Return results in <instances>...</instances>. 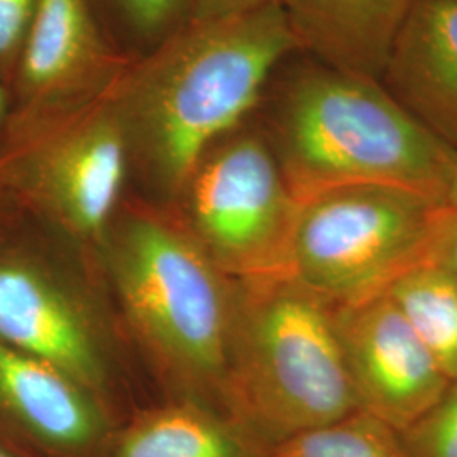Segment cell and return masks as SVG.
<instances>
[{"instance_id":"1","label":"cell","mask_w":457,"mask_h":457,"mask_svg":"<svg viewBox=\"0 0 457 457\" xmlns=\"http://www.w3.org/2000/svg\"><path fill=\"white\" fill-rule=\"evenodd\" d=\"M298 49L279 2L190 19L132 60L111 96L129 151L168 194L185 192L211 147L260 102L278 63Z\"/></svg>"},{"instance_id":"2","label":"cell","mask_w":457,"mask_h":457,"mask_svg":"<svg viewBox=\"0 0 457 457\" xmlns=\"http://www.w3.org/2000/svg\"><path fill=\"white\" fill-rule=\"evenodd\" d=\"M222 410L270 451L361 410L334 307L288 273L236 279Z\"/></svg>"},{"instance_id":"3","label":"cell","mask_w":457,"mask_h":457,"mask_svg":"<svg viewBox=\"0 0 457 457\" xmlns=\"http://www.w3.org/2000/svg\"><path fill=\"white\" fill-rule=\"evenodd\" d=\"M275 137L298 204L349 185H392L444 202L457 154L379 80L328 66L290 83Z\"/></svg>"},{"instance_id":"4","label":"cell","mask_w":457,"mask_h":457,"mask_svg":"<svg viewBox=\"0 0 457 457\" xmlns=\"http://www.w3.org/2000/svg\"><path fill=\"white\" fill-rule=\"evenodd\" d=\"M112 260L134 334L190 400L224 411L236 281L228 283L192 230L156 212L122 222Z\"/></svg>"},{"instance_id":"5","label":"cell","mask_w":457,"mask_h":457,"mask_svg":"<svg viewBox=\"0 0 457 457\" xmlns=\"http://www.w3.org/2000/svg\"><path fill=\"white\" fill-rule=\"evenodd\" d=\"M129 156L111 94L82 105L14 109L0 141V205L97 241L112 220Z\"/></svg>"},{"instance_id":"6","label":"cell","mask_w":457,"mask_h":457,"mask_svg":"<svg viewBox=\"0 0 457 457\" xmlns=\"http://www.w3.org/2000/svg\"><path fill=\"white\" fill-rule=\"evenodd\" d=\"M444 204L392 185H349L311 196L298 209L287 273L332 307L385 295L430 260Z\"/></svg>"},{"instance_id":"7","label":"cell","mask_w":457,"mask_h":457,"mask_svg":"<svg viewBox=\"0 0 457 457\" xmlns=\"http://www.w3.org/2000/svg\"><path fill=\"white\" fill-rule=\"evenodd\" d=\"M185 192L192 234L224 275L287 273L300 204L262 137L239 136L209 153Z\"/></svg>"},{"instance_id":"8","label":"cell","mask_w":457,"mask_h":457,"mask_svg":"<svg viewBox=\"0 0 457 457\" xmlns=\"http://www.w3.org/2000/svg\"><path fill=\"white\" fill-rule=\"evenodd\" d=\"M0 343L48 362L112 409L97 328L46 256L17 236L14 212L0 226Z\"/></svg>"},{"instance_id":"9","label":"cell","mask_w":457,"mask_h":457,"mask_svg":"<svg viewBox=\"0 0 457 457\" xmlns=\"http://www.w3.org/2000/svg\"><path fill=\"white\" fill-rule=\"evenodd\" d=\"M334 313L361 411L400 432L453 383L388 295Z\"/></svg>"},{"instance_id":"10","label":"cell","mask_w":457,"mask_h":457,"mask_svg":"<svg viewBox=\"0 0 457 457\" xmlns=\"http://www.w3.org/2000/svg\"><path fill=\"white\" fill-rule=\"evenodd\" d=\"M131 62L104 37L90 0H37L11 85L14 109L105 97Z\"/></svg>"},{"instance_id":"11","label":"cell","mask_w":457,"mask_h":457,"mask_svg":"<svg viewBox=\"0 0 457 457\" xmlns=\"http://www.w3.org/2000/svg\"><path fill=\"white\" fill-rule=\"evenodd\" d=\"M114 410L45 361L0 343V437L29 457H102Z\"/></svg>"},{"instance_id":"12","label":"cell","mask_w":457,"mask_h":457,"mask_svg":"<svg viewBox=\"0 0 457 457\" xmlns=\"http://www.w3.org/2000/svg\"><path fill=\"white\" fill-rule=\"evenodd\" d=\"M427 129L457 151V0H415L383 79Z\"/></svg>"},{"instance_id":"13","label":"cell","mask_w":457,"mask_h":457,"mask_svg":"<svg viewBox=\"0 0 457 457\" xmlns=\"http://www.w3.org/2000/svg\"><path fill=\"white\" fill-rule=\"evenodd\" d=\"M415 0H279L298 48L324 66L381 80Z\"/></svg>"},{"instance_id":"14","label":"cell","mask_w":457,"mask_h":457,"mask_svg":"<svg viewBox=\"0 0 457 457\" xmlns=\"http://www.w3.org/2000/svg\"><path fill=\"white\" fill-rule=\"evenodd\" d=\"M102 457H270L220 410L177 400L119 422Z\"/></svg>"},{"instance_id":"15","label":"cell","mask_w":457,"mask_h":457,"mask_svg":"<svg viewBox=\"0 0 457 457\" xmlns=\"http://www.w3.org/2000/svg\"><path fill=\"white\" fill-rule=\"evenodd\" d=\"M386 295L420 337L444 375L457 381V273L425 262L398 278Z\"/></svg>"},{"instance_id":"16","label":"cell","mask_w":457,"mask_h":457,"mask_svg":"<svg viewBox=\"0 0 457 457\" xmlns=\"http://www.w3.org/2000/svg\"><path fill=\"white\" fill-rule=\"evenodd\" d=\"M270 457H409L398 432L366 411L281 442Z\"/></svg>"},{"instance_id":"17","label":"cell","mask_w":457,"mask_h":457,"mask_svg":"<svg viewBox=\"0 0 457 457\" xmlns=\"http://www.w3.org/2000/svg\"><path fill=\"white\" fill-rule=\"evenodd\" d=\"M398 436L409 457H457V381Z\"/></svg>"},{"instance_id":"18","label":"cell","mask_w":457,"mask_h":457,"mask_svg":"<svg viewBox=\"0 0 457 457\" xmlns=\"http://www.w3.org/2000/svg\"><path fill=\"white\" fill-rule=\"evenodd\" d=\"M136 33L156 43L179 28L190 12V0H114Z\"/></svg>"},{"instance_id":"19","label":"cell","mask_w":457,"mask_h":457,"mask_svg":"<svg viewBox=\"0 0 457 457\" xmlns=\"http://www.w3.org/2000/svg\"><path fill=\"white\" fill-rule=\"evenodd\" d=\"M36 4L37 0H0V83L9 88Z\"/></svg>"},{"instance_id":"20","label":"cell","mask_w":457,"mask_h":457,"mask_svg":"<svg viewBox=\"0 0 457 457\" xmlns=\"http://www.w3.org/2000/svg\"><path fill=\"white\" fill-rule=\"evenodd\" d=\"M430 262H441L457 273V207L447 202L442 205L437 220Z\"/></svg>"},{"instance_id":"21","label":"cell","mask_w":457,"mask_h":457,"mask_svg":"<svg viewBox=\"0 0 457 457\" xmlns=\"http://www.w3.org/2000/svg\"><path fill=\"white\" fill-rule=\"evenodd\" d=\"M279 0H190V19H217L258 9Z\"/></svg>"},{"instance_id":"22","label":"cell","mask_w":457,"mask_h":457,"mask_svg":"<svg viewBox=\"0 0 457 457\" xmlns=\"http://www.w3.org/2000/svg\"><path fill=\"white\" fill-rule=\"evenodd\" d=\"M14 111V98L9 87L0 83V141L4 137V132L7 129V124L11 120V115Z\"/></svg>"},{"instance_id":"23","label":"cell","mask_w":457,"mask_h":457,"mask_svg":"<svg viewBox=\"0 0 457 457\" xmlns=\"http://www.w3.org/2000/svg\"><path fill=\"white\" fill-rule=\"evenodd\" d=\"M444 202H447V204L456 205L457 207V154L456 158H454L453 168H451L449 179H447L445 190H444Z\"/></svg>"},{"instance_id":"24","label":"cell","mask_w":457,"mask_h":457,"mask_svg":"<svg viewBox=\"0 0 457 457\" xmlns=\"http://www.w3.org/2000/svg\"><path fill=\"white\" fill-rule=\"evenodd\" d=\"M0 457H29L24 454L21 449H17L14 444H11L0 437Z\"/></svg>"},{"instance_id":"25","label":"cell","mask_w":457,"mask_h":457,"mask_svg":"<svg viewBox=\"0 0 457 457\" xmlns=\"http://www.w3.org/2000/svg\"><path fill=\"white\" fill-rule=\"evenodd\" d=\"M11 213L12 212H11L9 209H5V207H2V205H0V226H2L9 217H11Z\"/></svg>"}]
</instances>
